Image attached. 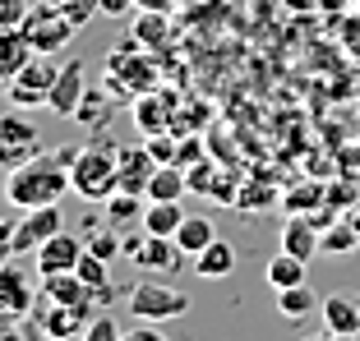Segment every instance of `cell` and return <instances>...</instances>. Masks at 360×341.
<instances>
[{
    "mask_svg": "<svg viewBox=\"0 0 360 341\" xmlns=\"http://www.w3.org/2000/svg\"><path fill=\"white\" fill-rule=\"evenodd\" d=\"M134 125L143 129V134H167L171 129V107H167V97H158V93H139L134 97Z\"/></svg>",
    "mask_w": 360,
    "mask_h": 341,
    "instance_id": "cell-18",
    "label": "cell"
},
{
    "mask_svg": "<svg viewBox=\"0 0 360 341\" xmlns=\"http://www.w3.org/2000/svg\"><path fill=\"white\" fill-rule=\"evenodd\" d=\"M70 157L75 152L60 148V152H37L32 161H23L19 170L5 175V203L28 213V208H51L70 194Z\"/></svg>",
    "mask_w": 360,
    "mask_h": 341,
    "instance_id": "cell-1",
    "label": "cell"
},
{
    "mask_svg": "<svg viewBox=\"0 0 360 341\" xmlns=\"http://www.w3.org/2000/svg\"><path fill=\"white\" fill-rule=\"evenodd\" d=\"M84 254H88V245L79 240V235L56 231L51 240H46V245L32 249V263H37V277H51V272H75Z\"/></svg>",
    "mask_w": 360,
    "mask_h": 341,
    "instance_id": "cell-9",
    "label": "cell"
},
{
    "mask_svg": "<svg viewBox=\"0 0 360 341\" xmlns=\"http://www.w3.org/2000/svg\"><path fill=\"white\" fill-rule=\"evenodd\" d=\"M0 341H28L23 323H0Z\"/></svg>",
    "mask_w": 360,
    "mask_h": 341,
    "instance_id": "cell-42",
    "label": "cell"
},
{
    "mask_svg": "<svg viewBox=\"0 0 360 341\" xmlns=\"http://www.w3.org/2000/svg\"><path fill=\"white\" fill-rule=\"evenodd\" d=\"M14 258V222L0 217V263H10Z\"/></svg>",
    "mask_w": 360,
    "mask_h": 341,
    "instance_id": "cell-39",
    "label": "cell"
},
{
    "mask_svg": "<svg viewBox=\"0 0 360 341\" xmlns=\"http://www.w3.org/2000/svg\"><path fill=\"white\" fill-rule=\"evenodd\" d=\"M28 341H32V337H28Z\"/></svg>",
    "mask_w": 360,
    "mask_h": 341,
    "instance_id": "cell-47",
    "label": "cell"
},
{
    "mask_svg": "<svg viewBox=\"0 0 360 341\" xmlns=\"http://www.w3.org/2000/svg\"><path fill=\"white\" fill-rule=\"evenodd\" d=\"M319 319H323L328 332L360 337V295H351V290H333L328 300H319Z\"/></svg>",
    "mask_w": 360,
    "mask_h": 341,
    "instance_id": "cell-13",
    "label": "cell"
},
{
    "mask_svg": "<svg viewBox=\"0 0 360 341\" xmlns=\"http://www.w3.org/2000/svg\"><path fill=\"white\" fill-rule=\"evenodd\" d=\"M56 231H65V217H60V203L51 208H28V213L14 222V258L32 254L37 245H46Z\"/></svg>",
    "mask_w": 360,
    "mask_h": 341,
    "instance_id": "cell-8",
    "label": "cell"
},
{
    "mask_svg": "<svg viewBox=\"0 0 360 341\" xmlns=\"http://www.w3.org/2000/svg\"><path fill=\"white\" fill-rule=\"evenodd\" d=\"M0 143H19V148H42V134H37V120L28 111H5L0 116Z\"/></svg>",
    "mask_w": 360,
    "mask_h": 341,
    "instance_id": "cell-19",
    "label": "cell"
},
{
    "mask_svg": "<svg viewBox=\"0 0 360 341\" xmlns=\"http://www.w3.org/2000/svg\"><path fill=\"white\" fill-rule=\"evenodd\" d=\"M338 32H342V46L360 55V10L356 14H342V19H338Z\"/></svg>",
    "mask_w": 360,
    "mask_h": 341,
    "instance_id": "cell-35",
    "label": "cell"
},
{
    "mask_svg": "<svg viewBox=\"0 0 360 341\" xmlns=\"http://www.w3.org/2000/svg\"><path fill=\"white\" fill-rule=\"evenodd\" d=\"M212 240H217V226H212V217H203V213H185V222H180V231H176L180 254L194 258V254H203Z\"/></svg>",
    "mask_w": 360,
    "mask_h": 341,
    "instance_id": "cell-17",
    "label": "cell"
},
{
    "mask_svg": "<svg viewBox=\"0 0 360 341\" xmlns=\"http://www.w3.org/2000/svg\"><path fill=\"white\" fill-rule=\"evenodd\" d=\"M60 14H65L70 23H75V32H79L88 19H93V14H102V10H97V0H65V5H60Z\"/></svg>",
    "mask_w": 360,
    "mask_h": 341,
    "instance_id": "cell-34",
    "label": "cell"
},
{
    "mask_svg": "<svg viewBox=\"0 0 360 341\" xmlns=\"http://www.w3.org/2000/svg\"><path fill=\"white\" fill-rule=\"evenodd\" d=\"M190 194V180H185V166H158L153 170V180H148V199H158V203H180Z\"/></svg>",
    "mask_w": 360,
    "mask_h": 341,
    "instance_id": "cell-20",
    "label": "cell"
},
{
    "mask_svg": "<svg viewBox=\"0 0 360 341\" xmlns=\"http://www.w3.org/2000/svg\"><path fill=\"white\" fill-rule=\"evenodd\" d=\"M180 258L185 254H180V245L171 240V235H148L143 231V245L129 254V263H139L143 272H176Z\"/></svg>",
    "mask_w": 360,
    "mask_h": 341,
    "instance_id": "cell-14",
    "label": "cell"
},
{
    "mask_svg": "<svg viewBox=\"0 0 360 341\" xmlns=\"http://www.w3.org/2000/svg\"><path fill=\"white\" fill-rule=\"evenodd\" d=\"M42 148H19V143H0V170L10 175V170H19L23 161H32Z\"/></svg>",
    "mask_w": 360,
    "mask_h": 341,
    "instance_id": "cell-33",
    "label": "cell"
},
{
    "mask_svg": "<svg viewBox=\"0 0 360 341\" xmlns=\"http://www.w3.org/2000/svg\"><path fill=\"white\" fill-rule=\"evenodd\" d=\"M264 281H268L273 290L300 286V281H305V258H296V254H286V249H277V254L268 258V267H264Z\"/></svg>",
    "mask_w": 360,
    "mask_h": 341,
    "instance_id": "cell-21",
    "label": "cell"
},
{
    "mask_svg": "<svg viewBox=\"0 0 360 341\" xmlns=\"http://www.w3.org/2000/svg\"><path fill=\"white\" fill-rule=\"evenodd\" d=\"M106 222H111V226L143 222V194H125V189H116L111 199H106Z\"/></svg>",
    "mask_w": 360,
    "mask_h": 341,
    "instance_id": "cell-26",
    "label": "cell"
},
{
    "mask_svg": "<svg viewBox=\"0 0 360 341\" xmlns=\"http://www.w3.org/2000/svg\"><path fill=\"white\" fill-rule=\"evenodd\" d=\"M190 267H194V277H203V281H222V277H231V272H236V249L217 235L203 254L190 258Z\"/></svg>",
    "mask_w": 360,
    "mask_h": 341,
    "instance_id": "cell-16",
    "label": "cell"
},
{
    "mask_svg": "<svg viewBox=\"0 0 360 341\" xmlns=\"http://www.w3.org/2000/svg\"><path fill=\"white\" fill-rule=\"evenodd\" d=\"M32 0H0V23H10V28H19L23 19H28Z\"/></svg>",
    "mask_w": 360,
    "mask_h": 341,
    "instance_id": "cell-36",
    "label": "cell"
},
{
    "mask_svg": "<svg viewBox=\"0 0 360 341\" xmlns=\"http://www.w3.org/2000/svg\"><path fill=\"white\" fill-rule=\"evenodd\" d=\"M75 272H79V277H84L93 290H111V263H106V258H97V254H84V258H79V267H75Z\"/></svg>",
    "mask_w": 360,
    "mask_h": 341,
    "instance_id": "cell-28",
    "label": "cell"
},
{
    "mask_svg": "<svg viewBox=\"0 0 360 341\" xmlns=\"http://www.w3.org/2000/svg\"><path fill=\"white\" fill-rule=\"evenodd\" d=\"M84 93H88V83H84V60H70V65H60V74H56V88H51V102H46V107H51V116L75 120Z\"/></svg>",
    "mask_w": 360,
    "mask_h": 341,
    "instance_id": "cell-10",
    "label": "cell"
},
{
    "mask_svg": "<svg viewBox=\"0 0 360 341\" xmlns=\"http://www.w3.org/2000/svg\"><path fill=\"white\" fill-rule=\"evenodd\" d=\"M120 341H167V332H162L158 323H143V319H139V328H129Z\"/></svg>",
    "mask_w": 360,
    "mask_h": 341,
    "instance_id": "cell-38",
    "label": "cell"
},
{
    "mask_svg": "<svg viewBox=\"0 0 360 341\" xmlns=\"http://www.w3.org/2000/svg\"><path fill=\"white\" fill-rule=\"evenodd\" d=\"M300 341H360V337H342V332H309V337H300Z\"/></svg>",
    "mask_w": 360,
    "mask_h": 341,
    "instance_id": "cell-43",
    "label": "cell"
},
{
    "mask_svg": "<svg viewBox=\"0 0 360 341\" xmlns=\"http://www.w3.org/2000/svg\"><path fill=\"white\" fill-rule=\"evenodd\" d=\"M319 199H323V189H319V185H305V189L286 194V208H291V213H300V208H309V203H319Z\"/></svg>",
    "mask_w": 360,
    "mask_h": 341,
    "instance_id": "cell-37",
    "label": "cell"
},
{
    "mask_svg": "<svg viewBox=\"0 0 360 341\" xmlns=\"http://www.w3.org/2000/svg\"><path fill=\"white\" fill-rule=\"evenodd\" d=\"M120 337H125V332L116 328V319H111V314H97V319L84 328V341H120Z\"/></svg>",
    "mask_w": 360,
    "mask_h": 341,
    "instance_id": "cell-31",
    "label": "cell"
},
{
    "mask_svg": "<svg viewBox=\"0 0 360 341\" xmlns=\"http://www.w3.org/2000/svg\"><path fill=\"white\" fill-rule=\"evenodd\" d=\"M356 10H360V0H356Z\"/></svg>",
    "mask_w": 360,
    "mask_h": 341,
    "instance_id": "cell-46",
    "label": "cell"
},
{
    "mask_svg": "<svg viewBox=\"0 0 360 341\" xmlns=\"http://www.w3.org/2000/svg\"><path fill=\"white\" fill-rule=\"evenodd\" d=\"M194 161H203V148H199V139H185V148L176 152V166H194Z\"/></svg>",
    "mask_w": 360,
    "mask_h": 341,
    "instance_id": "cell-41",
    "label": "cell"
},
{
    "mask_svg": "<svg viewBox=\"0 0 360 341\" xmlns=\"http://www.w3.org/2000/svg\"><path fill=\"white\" fill-rule=\"evenodd\" d=\"M180 222H185V208H180V203L148 199V208H143V231H148V235H171V240H176Z\"/></svg>",
    "mask_w": 360,
    "mask_h": 341,
    "instance_id": "cell-22",
    "label": "cell"
},
{
    "mask_svg": "<svg viewBox=\"0 0 360 341\" xmlns=\"http://www.w3.org/2000/svg\"><path fill=\"white\" fill-rule=\"evenodd\" d=\"M148 152H153V161H158V166H171V161H176V152H180V139L176 134H153V143H148Z\"/></svg>",
    "mask_w": 360,
    "mask_h": 341,
    "instance_id": "cell-32",
    "label": "cell"
},
{
    "mask_svg": "<svg viewBox=\"0 0 360 341\" xmlns=\"http://www.w3.org/2000/svg\"><path fill=\"white\" fill-rule=\"evenodd\" d=\"M32 55H37V51H32V42L23 37V28L0 23V93H5V83L19 74V69L32 60Z\"/></svg>",
    "mask_w": 360,
    "mask_h": 341,
    "instance_id": "cell-15",
    "label": "cell"
},
{
    "mask_svg": "<svg viewBox=\"0 0 360 341\" xmlns=\"http://www.w3.org/2000/svg\"><path fill=\"white\" fill-rule=\"evenodd\" d=\"M19 28H23V37L32 42V51H37V55H56V51H65V42L75 37V23L65 19L60 5H51V0H32L28 19H23Z\"/></svg>",
    "mask_w": 360,
    "mask_h": 341,
    "instance_id": "cell-5",
    "label": "cell"
},
{
    "mask_svg": "<svg viewBox=\"0 0 360 341\" xmlns=\"http://www.w3.org/2000/svg\"><path fill=\"white\" fill-rule=\"evenodd\" d=\"M51 5H65V0H51Z\"/></svg>",
    "mask_w": 360,
    "mask_h": 341,
    "instance_id": "cell-45",
    "label": "cell"
},
{
    "mask_svg": "<svg viewBox=\"0 0 360 341\" xmlns=\"http://www.w3.org/2000/svg\"><path fill=\"white\" fill-rule=\"evenodd\" d=\"M56 74H60V65L51 55H32L23 65L19 74L5 83V97H10V107L19 111H32V107H46L51 102V88H56Z\"/></svg>",
    "mask_w": 360,
    "mask_h": 341,
    "instance_id": "cell-4",
    "label": "cell"
},
{
    "mask_svg": "<svg viewBox=\"0 0 360 341\" xmlns=\"http://www.w3.org/2000/svg\"><path fill=\"white\" fill-rule=\"evenodd\" d=\"M319 309V295L300 281V286H286V290H277V314L282 319H291V323H300V319H309V314Z\"/></svg>",
    "mask_w": 360,
    "mask_h": 341,
    "instance_id": "cell-23",
    "label": "cell"
},
{
    "mask_svg": "<svg viewBox=\"0 0 360 341\" xmlns=\"http://www.w3.org/2000/svg\"><path fill=\"white\" fill-rule=\"evenodd\" d=\"M84 245H88V254L106 258V263H111V258H120V254H125V249H120V235H116V231H93V235H88V240H84Z\"/></svg>",
    "mask_w": 360,
    "mask_h": 341,
    "instance_id": "cell-29",
    "label": "cell"
},
{
    "mask_svg": "<svg viewBox=\"0 0 360 341\" xmlns=\"http://www.w3.org/2000/svg\"><path fill=\"white\" fill-rule=\"evenodd\" d=\"M70 189H75L79 199H88V203L111 199V194L120 189V180H116V143L102 139V134H93V143H84V148L70 157Z\"/></svg>",
    "mask_w": 360,
    "mask_h": 341,
    "instance_id": "cell-2",
    "label": "cell"
},
{
    "mask_svg": "<svg viewBox=\"0 0 360 341\" xmlns=\"http://www.w3.org/2000/svg\"><path fill=\"white\" fill-rule=\"evenodd\" d=\"M37 305V290H32V277L19 263H0V323H23Z\"/></svg>",
    "mask_w": 360,
    "mask_h": 341,
    "instance_id": "cell-7",
    "label": "cell"
},
{
    "mask_svg": "<svg viewBox=\"0 0 360 341\" xmlns=\"http://www.w3.org/2000/svg\"><path fill=\"white\" fill-rule=\"evenodd\" d=\"M106 69H111V88L116 93H153V83H158V69L148 65V55H143V46L139 42H125L120 51L106 55Z\"/></svg>",
    "mask_w": 360,
    "mask_h": 341,
    "instance_id": "cell-6",
    "label": "cell"
},
{
    "mask_svg": "<svg viewBox=\"0 0 360 341\" xmlns=\"http://www.w3.org/2000/svg\"><path fill=\"white\" fill-rule=\"evenodd\" d=\"M75 120L88 129V134H102V125H111V102H106V88H102V93H84Z\"/></svg>",
    "mask_w": 360,
    "mask_h": 341,
    "instance_id": "cell-25",
    "label": "cell"
},
{
    "mask_svg": "<svg viewBox=\"0 0 360 341\" xmlns=\"http://www.w3.org/2000/svg\"><path fill=\"white\" fill-rule=\"evenodd\" d=\"M153 170H158V161H153L148 148H116V180L125 194H143L148 199Z\"/></svg>",
    "mask_w": 360,
    "mask_h": 341,
    "instance_id": "cell-12",
    "label": "cell"
},
{
    "mask_svg": "<svg viewBox=\"0 0 360 341\" xmlns=\"http://www.w3.org/2000/svg\"><path fill=\"white\" fill-rule=\"evenodd\" d=\"M125 309L143 323H171V319H185L190 314V295L171 281H139V286L125 290Z\"/></svg>",
    "mask_w": 360,
    "mask_h": 341,
    "instance_id": "cell-3",
    "label": "cell"
},
{
    "mask_svg": "<svg viewBox=\"0 0 360 341\" xmlns=\"http://www.w3.org/2000/svg\"><path fill=\"white\" fill-rule=\"evenodd\" d=\"M351 226H356V231H360V213H351Z\"/></svg>",
    "mask_w": 360,
    "mask_h": 341,
    "instance_id": "cell-44",
    "label": "cell"
},
{
    "mask_svg": "<svg viewBox=\"0 0 360 341\" xmlns=\"http://www.w3.org/2000/svg\"><path fill=\"white\" fill-rule=\"evenodd\" d=\"M97 10H102L106 19H125V14L134 10V0H97Z\"/></svg>",
    "mask_w": 360,
    "mask_h": 341,
    "instance_id": "cell-40",
    "label": "cell"
},
{
    "mask_svg": "<svg viewBox=\"0 0 360 341\" xmlns=\"http://www.w3.org/2000/svg\"><path fill=\"white\" fill-rule=\"evenodd\" d=\"M212 161H194V166H185V180H190V194H217V185H212Z\"/></svg>",
    "mask_w": 360,
    "mask_h": 341,
    "instance_id": "cell-30",
    "label": "cell"
},
{
    "mask_svg": "<svg viewBox=\"0 0 360 341\" xmlns=\"http://www.w3.org/2000/svg\"><path fill=\"white\" fill-rule=\"evenodd\" d=\"M356 245H360V231L351 226V217H333V222L323 226V254L328 258H347Z\"/></svg>",
    "mask_w": 360,
    "mask_h": 341,
    "instance_id": "cell-24",
    "label": "cell"
},
{
    "mask_svg": "<svg viewBox=\"0 0 360 341\" xmlns=\"http://www.w3.org/2000/svg\"><path fill=\"white\" fill-rule=\"evenodd\" d=\"M134 42L139 46H162L167 42V10H143L134 19Z\"/></svg>",
    "mask_w": 360,
    "mask_h": 341,
    "instance_id": "cell-27",
    "label": "cell"
},
{
    "mask_svg": "<svg viewBox=\"0 0 360 341\" xmlns=\"http://www.w3.org/2000/svg\"><path fill=\"white\" fill-rule=\"evenodd\" d=\"M282 249H286V254H296V258H305V263L323 254V226L314 222V213H309V217H300V213L286 217V226H282Z\"/></svg>",
    "mask_w": 360,
    "mask_h": 341,
    "instance_id": "cell-11",
    "label": "cell"
}]
</instances>
